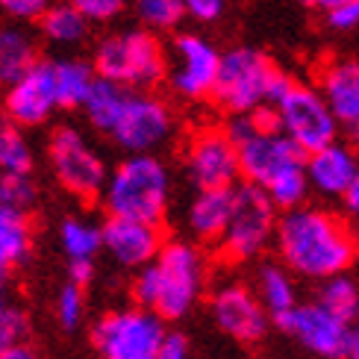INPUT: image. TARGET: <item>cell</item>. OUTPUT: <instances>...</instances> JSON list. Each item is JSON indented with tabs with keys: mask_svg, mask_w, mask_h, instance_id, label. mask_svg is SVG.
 <instances>
[{
	"mask_svg": "<svg viewBox=\"0 0 359 359\" xmlns=\"http://www.w3.org/2000/svg\"><path fill=\"white\" fill-rule=\"evenodd\" d=\"M277 250L289 271L306 280L345 274L356 259L353 230L339 215L316 206H294L277 221Z\"/></svg>",
	"mask_w": 359,
	"mask_h": 359,
	"instance_id": "obj_1",
	"label": "cell"
},
{
	"mask_svg": "<svg viewBox=\"0 0 359 359\" xmlns=\"http://www.w3.org/2000/svg\"><path fill=\"white\" fill-rule=\"evenodd\" d=\"M206 259L189 242H165L151 265L139 268L133 280V297L139 306L154 309L165 321H180L194 309L203 294Z\"/></svg>",
	"mask_w": 359,
	"mask_h": 359,
	"instance_id": "obj_2",
	"label": "cell"
},
{
	"mask_svg": "<svg viewBox=\"0 0 359 359\" xmlns=\"http://www.w3.org/2000/svg\"><path fill=\"white\" fill-rule=\"evenodd\" d=\"M100 198L109 215L159 227L168 212L171 174L165 162L156 159L154 154H127V159H121L109 171Z\"/></svg>",
	"mask_w": 359,
	"mask_h": 359,
	"instance_id": "obj_3",
	"label": "cell"
},
{
	"mask_svg": "<svg viewBox=\"0 0 359 359\" xmlns=\"http://www.w3.org/2000/svg\"><path fill=\"white\" fill-rule=\"evenodd\" d=\"M294 86L289 74H283L265 53L253 48H236L221 56V71L212 97L230 115L253 112L262 103H277Z\"/></svg>",
	"mask_w": 359,
	"mask_h": 359,
	"instance_id": "obj_4",
	"label": "cell"
},
{
	"mask_svg": "<svg viewBox=\"0 0 359 359\" xmlns=\"http://www.w3.org/2000/svg\"><path fill=\"white\" fill-rule=\"evenodd\" d=\"M95 68L100 77L127 88H151L168 71L165 50L151 29H121L107 36L95 50Z\"/></svg>",
	"mask_w": 359,
	"mask_h": 359,
	"instance_id": "obj_5",
	"label": "cell"
},
{
	"mask_svg": "<svg viewBox=\"0 0 359 359\" xmlns=\"http://www.w3.org/2000/svg\"><path fill=\"white\" fill-rule=\"evenodd\" d=\"M165 318L147 306L107 312L92 327V345L103 359H156L165 339Z\"/></svg>",
	"mask_w": 359,
	"mask_h": 359,
	"instance_id": "obj_6",
	"label": "cell"
},
{
	"mask_svg": "<svg viewBox=\"0 0 359 359\" xmlns=\"http://www.w3.org/2000/svg\"><path fill=\"white\" fill-rule=\"evenodd\" d=\"M277 203L262 186L245 183L236 189V206L227 230L221 236V253L230 262H248L268 248L277 236Z\"/></svg>",
	"mask_w": 359,
	"mask_h": 359,
	"instance_id": "obj_7",
	"label": "cell"
},
{
	"mask_svg": "<svg viewBox=\"0 0 359 359\" xmlns=\"http://www.w3.org/2000/svg\"><path fill=\"white\" fill-rule=\"evenodd\" d=\"M48 162H50L56 183L80 201H92L97 194H103V186L109 180V168L103 162V156L71 124H62L50 133Z\"/></svg>",
	"mask_w": 359,
	"mask_h": 359,
	"instance_id": "obj_8",
	"label": "cell"
},
{
	"mask_svg": "<svg viewBox=\"0 0 359 359\" xmlns=\"http://www.w3.org/2000/svg\"><path fill=\"white\" fill-rule=\"evenodd\" d=\"M274 107L280 112V130L286 133L304 154H316L321 147L336 142L339 118L333 115L330 103L321 95V88L294 83Z\"/></svg>",
	"mask_w": 359,
	"mask_h": 359,
	"instance_id": "obj_9",
	"label": "cell"
},
{
	"mask_svg": "<svg viewBox=\"0 0 359 359\" xmlns=\"http://www.w3.org/2000/svg\"><path fill=\"white\" fill-rule=\"evenodd\" d=\"M171 133L174 115L165 107V100L147 95L142 88H130L124 107L107 136L127 154H154L156 147L171 139Z\"/></svg>",
	"mask_w": 359,
	"mask_h": 359,
	"instance_id": "obj_10",
	"label": "cell"
},
{
	"mask_svg": "<svg viewBox=\"0 0 359 359\" xmlns=\"http://www.w3.org/2000/svg\"><path fill=\"white\" fill-rule=\"evenodd\" d=\"M186 171L198 189H233V183L242 177V162L227 130L206 127L194 133L186 147Z\"/></svg>",
	"mask_w": 359,
	"mask_h": 359,
	"instance_id": "obj_11",
	"label": "cell"
},
{
	"mask_svg": "<svg viewBox=\"0 0 359 359\" xmlns=\"http://www.w3.org/2000/svg\"><path fill=\"white\" fill-rule=\"evenodd\" d=\"M218 71H221V53L206 39L194 33H183L174 39L168 80L180 97L189 100L209 97L215 92Z\"/></svg>",
	"mask_w": 359,
	"mask_h": 359,
	"instance_id": "obj_12",
	"label": "cell"
},
{
	"mask_svg": "<svg viewBox=\"0 0 359 359\" xmlns=\"http://www.w3.org/2000/svg\"><path fill=\"white\" fill-rule=\"evenodd\" d=\"M289 336H294L301 345L316 353L321 359H341L345 356V345L351 336V321L330 312L324 304L312 301V304H297L286 318L277 321Z\"/></svg>",
	"mask_w": 359,
	"mask_h": 359,
	"instance_id": "obj_13",
	"label": "cell"
},
{
	"mask_svg": "<svg viewBox=\"0 0 359 359\" xmlns=\"http://www.w3.org/2000/svg\"><path fill=\"white\" fill-rule=\"evenodd\" d=\"M4 109L9 121H15L18 127H41L56 109H62L59 107L53 62L39 59L21 80L6 86Z\"/></svg>",
	"mask_w": 359,
	"mask_h": 359,
	"instance_id": "obj_14",
	"label": "cell"
},
{
	"mask_svg": "<svg viewBox=\"0 0 359 359\" xmlns=\"http://www.w3.org/2000/svg\"><path fill=\"white\" fill-rule=\"evenodd\" d=\"M238 162H242V177L248 183H257L265 189L280 174L304 165L306 154L283 130H271V133L259 130L248 142L238 144Z\"/></svg>",
	"mask_w": 359,
	"mask_h": 359,
	"instance_id": "obj_15",
	"label": "cell"
},
{
	"mask_svg": "<svg viewBox=\"0 0 359 359\" xmlns=\"http://www.w3.org/2000/svg\"><path fill=\"white\" fill-rule=\"evenodd\" d=\"M212 318L227 336H233L236 341H245L253 345L268 333V316L265 304L259 301V294H253L248 286H238V283H227L212 294Z\"/></svg>",
	"mask_w": 359,
	"mask_h": 359,
	"instance_id": "obj_16",
	"label": "cell"
},
{
	"mask_svg": "<svg viewBox=\"0 0 359 359\" xmlns=\"http://www.w3.org/2000/svg\"><path fill=\"white\" fill-rule=\"evenodd\" d=\"M159 248H162V238L156 224L118 218V215H109V221L103 224V250L121 268L151 265L156 259Z\"/></svg>",
	"mask_w": 359,
	"mask_h": 359,
	"instance_id": "obj_17",
	"label": "cell"
},
{
	"mask_svg": "<svg viewBox=\"0 0 359 359\" xmlns=\"http://www.w3.org/2000/svg\"><path fill=\"white\" fill-rule=\"evenodd\" d=\"M321 95L330 103L341 127H348L359 144V62L356 59H336L321 71Z\"/></svg>",
	"mask_w": 359,
	"mask_h": 359,
	"instance_id": "obj_18",
	"label": "cell"
},
{
	"mask_svg": "<svg viewBox=\"0 0 359 359\" xmlns=\"http://www.w3.org/2000/svg\"><path fill=\"white\" fill-rule=\"evenodd\" d=\"M306 174L316 191L327 198H345L348 186L359 174V156L348 144H327L316 154H306Z\"/></svg>",
	"mask_w": 359,
	"mask_h": 359,
	"instance_id": "obj_19",
	"label": "cell"
},
{
	"mask_svg": "<svg viewBox=\"0 0 359 359\" xmlns=\"http://www.w3.org/2000/svg\"><path fill=\"white\" fill-rule=\"evenodd\" d=\"M236 189H198V198L189 206V230L201 242H221L233 218Z\"/></svg>",
	"mask_w": 359,
	"mask_h": 359,
	"instance_id": "obj_20",
	"label": "cell"
},
{
	"mask_svg": "<svg viewBox=\"0 0 359 359\" xmlns=\"http://www.w3.org/2000/svg\"><path fill=\"white\" fill-rule=\"evenodd\" d=\"M39 62V48L29 29L4 24L0 27V86H12Z\"/></svg>",
	"mask_w": 359,
	"mask_h": 359,
	"instance_id": "obj_21",
	"label": "cell"
},
{
	"mask_svg": "<svg viewBox=\"0 0 359 359\" xmlns=\"http://www.w3.org/2000/svg\"><path fill=\"white\" fill-rule=\"evenodd\" d=\"M56 71V92H59V107L62 109H83V103L97 83V68L95 62H83V59H53Z\"/></svg>",
	"mask_w": 359,
	"mask_h": 359,
	"instance_id": "obj_22",
	"label": "cell"
},
{
	"mask_svg": "<svg viewBox=\"0 0 359 359\" xmlns=\"http://www.w3.org/2000/svg\"><path fill=\"white\" fill-rule=\"evenodd\" d=\"M88 24L92 21H88L77 6H71L68 0L50 4L48 12L39 18L41 36L50 44H59V48H74V44H80L88 36Z\"/></svg>",
	"mask_w": 359,
	"mask_h": 359,
	"instance_id": "obj_23",
	"label": "cell"
},
{
	"mask_svg": "<svg viewBox=\"0 0 359 359\" xmlns=\"http://www.w3.org/2000/svg\"><path fill=\"white\" fill-rule=\"evenodd\" d=\"M257 292H259V301L268 309V316H271L274 321L286 318L289 312L297 306L294 280L289 274V268H283V265H262L259 268Z\"/></svg>",
	"mask_w": 359,
	"mask_h": 359,
	"instance_id": "obj_24",
	"label": "cell"
},
{
	"mask_svg": "<svg viewBox=\"0 0 359 359\" xmlns=\"http://www.w3.org/2000/svg\"><path fill=\"white\" fill-rule=\"evenodd\" d=\"M130 95V88L121 86V83H112L107 77H97V83L92 86V92H88L86 103H83V112L88 118V124H92L97 133L107 136L109 127L115 124L118 112H121L124 100Z\"/></svg>",
	"mask_w": 359,
	"mask_h": 359,
	"instance_id": "obj_25",
	"label": "cell"
},
{
	"mask_svg": "<svg viewBox=\"0 0 359 359\" xmlns=\"http://www.w3.org/2000/svg\"><path fill=\"white\" fill-rule=\"evenodd\" d=\"M29 245H33V233L24 212L0 206V265L15 268L27 259Z\"/></svg>",
	"mask_w": 359,
	"mask_h": 359,
	"instance_id": "obj_26",
	"label": "cell"
},
{
	"mask_svg": "<svg viewBox=\"0 0 359 359\" xmlns=\"http://www.w3.org/2000/svg\"><path fill=\"white\" fill-rule=\"evenodd\" d=\"M59 245L68 259H95V253L103 250V227H95L86 218L68 215L59 224Z\"/></svg>",
	"mask_w": 359,
	"mask_h": 359,
	"instance_id": "obj_27",
	"label": "cell"
},
{
	"mask_svg": "<svg viewBox=\"0 0 359 359\" xmlns=\"http://www.w3.org/2000/svg\"><path fill=\"white\" fill-rule=\"evenodd\" d=\"M316 301L324 304L330 312H336V316L353 321V318H359V283L353 277H348V271L318 280Z\"/></svg>",
	"mask_w": 359,
	"mask_h": 359,
	"instance_id": "obj_28",
	"label": "cell"
},
{
	"mask_svg": "<svg viewBox=\"0 0 359 359\" xmlns=\"http://www.w3.org/2000/svg\"><path fill=\"white\" fill-rule=\"evenodd\" d=\"M33 147L15 121H0V174H33Z\"/></svg>",
	"mask_w": 359,
	"mask_h": 359,
	"instance_id": "obj_29",
	"label": "cell"
},
{
	"mask_svg": "<svg viewBox=\"0 0 359 359\" xmlns=\"http://www.w3.org/2000/svg\"><path fill=\"white\" fill-rule=\"evenodd\" d=\"M309 189H312V183H309V174H306V162L286 171V174H280L274 183L265 186V191L271 194V201L277 203V209H283V212H286V209H294V206H304Z\"/></svg>",
	"mask_w": 359,
	"mask_h": 359,
	"instance_id": "obj_30",
	"label": "cell"
},
{
	"mask_svg": "<svg viewBox=\"0 0 359 359\" xmlns=\"http://www.w3.org/2000/svg\"><path fill=\"white\" fill-rule=\"evenodd\" d=\"M136 15L147 29H171L183 21L186 0H136Z\"/></svg>",
	"mask_w": 359,
	"mask_h": 359,
	"instance_id": "obj_31",
	"label": "cell"
},
{
	"mask_svg": "<svg viewBox=\"0 0 359 359\" xmlns=\"http://www.w3.org/2000/svg\"><path fill=\"white\" fill-rule=\"evenodd\" d=\"M39 189L33 174H0V206L15 209V212H27L36 203Z\"/></svg>",
	"mask_w": 359,
	"mask_h": 359,
	"instance_id": "obj_32",
	"label": "cell"
},
{
	"mask_svg": "<svg viewBox=\"0 0 359 359\" xmlns=\"http://www.w3.org/2000/svg\"><path fill=\"white\" fill-rule=\"evenodd\" d=\"M86 318V297H83V286L77 283H65L62 289L56 294V321L62 330H77Z\"/></svg>",
	"mask_w": 359,
	"mask_h": 359,
	"instance_id": "obj_33",
	"label": "cell"
},
{
	"mask_svg": "<svg viewBox=\"0 0 359 359\" xmlns=\"http://www.w3.org/2000/svg\"><path fill=\"white\" fill-rule=\"evenodd\" d=\"M27 336H29V318H27L24 309L15 306V304L0 309V356H4L9 348L27 341Z\"/></svg>",
	"mask_w": 359,
	"mask_h": 359,
	"instance_id": "obj_34",
	"label": "cell"
},
{
	"mask_svg": "<svg viewBox=\"0 0 359 359\" xmlns=\"http://www.w3.org/2000/svg\"><path fill=\"white\" fill-rule=\"evenodd\" d=\"M68 4L77 6L92 24H107L124 9V0H68Z\"/></svg>",
	"mask_w": 359,
	"mask_h": 359,
	"instance_id": "obj_35",
	"label": "cell"
},
{
	"mask_svg": "<svg viewBox=\"0 0 359 359\" xmlns=\"http://www.w3.org/2000/svg\"><path fill=\"white\" fill-rule=\"evenodd\" d=\"M50 0H0V9L18 21H39L48 12Z\"/></svg>",
	"mask_w": 359,
	"mask_h": 359,
	"instance_id": "obj_36",
	"label": "cell"
},
{
	"mask_svg": "<svg viewBox=\"0 0 359 359\" xmlns=\"http://www.w3.org/2000/svg\"><path fill=\"white\" fill-rule=\"evenodd\" d=\"M327 21L333 29H353L359 27V0H345L341 6L327 12Z\"/></svg>",
	"mask_w": 359,
	"mask_h": 359,
	"instance_id": "obj_37",
	"label": "cell"
},
{
	"mask_svg": "<svg viewBox=\"0 0 359 359\" xmlns=\"http://www.w3.org/2000/svg\"><path fill=\"white\" fill-rule=\"evenodd\" d=\"M156 359H191V348H189V339L183 333H165L159 345Z\"/></svg>",
	"mask_w": 359,
	"mask_h": 359,
	"instance_id": "obj_38",
	"label": "cell"
},
{
	"mask_svg": "<svg viewBox=\"0 0 359 359\" xmlns=\"http://www.w3.org/2000/svg\"><path fill=\"white\" fill-rule=\"evenodd\" d=\"M224 9V0H186V12L198 21H215Z\"/></svg>",
	"mask_w": 359,
	"mask_h": 359,
	"instance_id": "obj_39",
	"label": "cell"
},
{
	"mask_svg": "<svg viewBox=\"0 0 359 359\" xmlns=\"http://www.w3.org/2000/svg\"><path fill=\"white\" fill-rule=\"evenodd\" d=\"M68 280L77 286H88L95 280V259H68Z\"/></svg>",
	"mask_w": 359,
	"mask_h": 359,
	"instance_id": "obj_40",
	"label": "cell"
},
{
	"mask_svg": "<svg viewBox=\"0 0 359 359\" xmlns=\"http://www.w3.org/2000/svg\"><path fill=\"white\" fill-rule=\"evenodd\" d=\"M345 206H348V212L353 215V218H359V174L353 177V183L348 186V191H345Z\"/></svg>",
	"mask_w": 359,
	"mask_h": 359,
	"instance_id": "obj_41",
	"label": "cell"
},
{
	"mask_svg": "<svg viewBox=\"0 0 359 359\" xmlns=\"http://www.w3.org/2000/svg\"><path fill=\"white\" fill-rule=\"evenodd\" d=\"M0 359H39V353L33 351V348H29L27 345V341H21V345H15V348H9L4 356H0Z\"/></svg>",
	"mask_w": 359,
	"mask_h": 359,
	"instance_id": "obj_42",
	"label": "cell"
},
{
	"mask_svg": "<svg viewBox=\"0 0 359 359\" xmlns=\"http://www.w3.org/2000/svg\"><path fill=\"white\" fill-rule=\"evenodd\" d=\"M9 271H12V268L0 265V309L12 304V297H9Z\"/></svg>",
	"mask_w": 359,
	"mask_h": 359,
	"instance_id": "obj_43",
	"label": "cell"
},
{
	"mask_svg": "<svg viewBox=\"0 0 359 359\" xmlns=\"http://www.w3.org/2000/svg\"><path fill=\"white\" fill-rule=\"evenodd\" d=\"M341 359H359V327H353L351 336H348V345H345V356Z\"/></svg>",
	"mask_w": 359,
	"mask_h": 359,
	"instance_id": "obj_44",
	"label": "cell"
},
{
	"mask_svg": "<svg viewBox=\"0 0 359 359\" xmlns=\"http://www.w3.org/2000/svg\"><path fill=\"white\" fill-rule=\"evenodd\" d=\"M341 4H345V0H316V6H318V9H327V12L336 9V6H341Z\"/></svg>",
	"mask_w": 359,
	"mask_h": 359,
	"instance_id": "obj_45",
	"label": "cell"
},
{
	"mask_svg": "<svg viewBox=\"0 0 359 359\" xmlns=\"http://www.w3.org/2000/svg\"><path fill=\"white\" fill-rule=\"evenodd\" d=\"M353 245H356V257H359V218H356V224H353Z\"/></svg>",
	"mask_w": 359,
	"mask_h": 359,
	"instance_id": "obj_46",
	"label": "cell"
},
{
	"mask_svg": "<svg viewBox=\"0 0 359 359\" xmlns=\"http://www.w3.org/2000/svg\"><path fill=\"white\" fill-rule=\"evenodd\" d=\"M301 4H304V6H316V0H301Z\"/></svg>",
	"mask_w": 359,
	"mask_h": 359,
	"instance_id": "obj_47",
	"label": "cell"
}]
</instances>
